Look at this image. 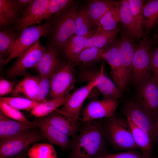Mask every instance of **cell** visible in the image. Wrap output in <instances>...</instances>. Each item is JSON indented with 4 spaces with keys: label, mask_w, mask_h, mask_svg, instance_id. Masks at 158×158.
Segmentation results:
<instances>
[{
    "label": "cell",
    "mask_w": 158,
    "mask_h": 158,
    "mask_svg": "<svg viewBox=\"0 0 158 158\" xmlns=\"http://www.w3.org/2000/svg\"><path fill=\"white\" fill-rule=\"evenodd\" d=\"M72 139L68 158H94L104 154L106 137L102 119L82 122Z\"/></svg>",
    "instance_id": "obj_1"
},
{
    "label": "cell",
    "mask_w": 158,
    "mask_h": 158,
    "mask_svg": "<svg viewBox=\"0 0 158 158\" xmlns=\"http://www.w3.org/2000/svg\"><path fill=\"white\" fill-rule=\"evenodd\" d=\"M153 42L146 36L136 45L130 71V81L139 87L152 76V54Z\"/></svg>",
    "instance_id": "obj_2"
},
{
    "label": "cell",
    "mask_w": 158,
    "mask_h": 158,
    "mask_svg": "<svg viewBox=\"0 0 158 158\" xmlns=\"http://www.w3.org/2000/svg\"><path fill=\"white\" fill-rule=\"evenodd\" d=\"M77 6L68 7L52 18L53 24L49 32L50 45L62 50L69 39L74 35Z\"/></svg>",
    "instance_id": "obj_3"
},
{
    "label": "cell",
    "mask_w": 158,
    "mask_h": 158,
    "mask_svg": "<svg viewBox=\"0 0 158 158\" xmlns=\"http://www.w3.org/2000/svg\"><path fill=\"white\" fill-rule=\"evenodd\" d=\"M103 122L106 137L118 150L139 149L135 142L127 121L114 116Z\"/></svg>",
    "instance_id": "obj_4"
},
{
    "label": "cell",
    "mask_w": 158,
    "mask_h": 158,
    "mask_svg": "<svg viewBox=\"0 0 158 158\" xmlns=\"http://www.w3.org/2000/svg\"><path fill=\"white\" fill-rule=\"evenodd\" d=\"M53 24L52 18L49 21L23 30L19 35L10 55L1 65L5 66L12 59L19 57L39 40L40 37L47 36Z\"/></svg>",
    "instance_id": "obj_5"
},
{
    "label": "cell",
    "mask_w": 158,
    "mask_h": 158,
    "mask_svg": "<svg viewBox=\"0 0 158 158\" xmlns=\"http://www.w3.org/2000/svg\"><path fill=\"white\" fill-rule=\"evenodd\" d=\"M34 128L8 139L0 140V158L13 157L28 151L31 145L44 141L46 138L40 131Z\"/></svg>",
    "instance_id": "obj_6"
},
{
    "label": "cell",
    "mask_w": 158,
    "mask_h": 158,
    "mask_svg": "<svg viewBox=\"0 0 158 158\" xmlns=\"http://www.w3.org/2000/svg\"><path fill=\"white\" fill-rule=\"evenodd\" d=\"M78 77L81 82L88 83L95 81L96 83V88L102 94L104 99H118L122 97V91L105 73L103 63L99 69L84 67L79 71Z\"/></svg>",
    "instance_id": "obj_7"
},
{
    "label": "cell",
    "mask_w": 158,
    "mask_h": 158,
    "mask_svg": "<svg viewBox=\"0 0 158 158\" xmlns=\"http://www.w3.org/2000/svg\"><path fill=\"white\" fill-rule=\"evenodd\" d=\"M74 66L70 62L61 63L50 77L51 99L66 96L74 88Z\"/></svg>",
    "instance_id": "obj_8"
},
{
    "label": "cell",
    "mask_w": 158,
    "mask_h": 158,
    "mask_svg": "<svg viewBox=\"0 0 158 158\" xmlns=\"http://www.w3.org/2000/svg\"><path fill=\"white\" fill-rule=\"evenodd\" d=\"M118 106L117 99L115 98L93 99L83 109L81 122L113 117Z\"/></svg>",
    "instance_id": "obj_9"
},
{
    "label": "cell",
    "mask_w": 158,
    "mask_h": 158,
    "mask_svg": "<svg viewBox=\"0 0 158 158\" xmlns=\"http://www.w3.org/2000/svg\"><path fill=\"white\" fill-rule=\"evenodd\" d=\"M120 47V39L116 38L105 48L102 58L110 66V75L113 81L123 92L125 90L127 84L121 62Z\"/></svg>",
    "instance_id": "obj_10"
},
{
    "label": "cell",
    "mask_w": 158,
    "mask_h": 158,
    "mask_svg": "<svg viewBox=\"0 0 158 158\" xmlns=\"http://www.w3.org/2000/svg\"><path fill=\"white\" fill-rule=\"evenodd\" d=\"M126 116L138 127L146 132L155 142L157 117L143 109L136 101L128 102L125 107Z\"/></svg>",
    "instance_id": "obj_11"
},
{
    "label": "cell",
    "mask_w": 158,
    "mask_h": 158,
    "mask_svg": "<svg viewBox=\"0 0 158 158\" xmlns=\"http://www.w3.org/2000/svg\"><path fill=\"white\" fill-rule=\"evenodd\" d=\"M96 82L94 80L88 82L86 85L69 94L62 108L56 111L64 116L78 121L85 100L96 88Z\"/></svg>",
    "instance_id": "obj_12"
},
{
    "label": "cell",
    "mask_w": 158,
    "mask_h": 158,
    "mask_svg": "<svg viewBox=\"0 0 158 158\" xmlns=\"http://www.w3.org/2000/svg\"><path fill=\"white\" fill-rule=\"evenodd\" d=\"M47 49L41 44L39 40L37 41L9 68L7 72L8 77L25 75L27 69L36 66Z\"/></svg>",
    "instance_id": "obj_13"
},
{
    "label": "cell",
    "mask_w": 158,
    "mask_h": 158,
    "mask_svg": "<svg viewBox=\"0 0 158 158\" xmlns=\"http://www.w3.org/2000/svg\"><path fill=\"white\" fill-rule=\"evenodd\" d=\"M50 0H33L21 11L22 16L15 24L13 30L21 32L29 26L40 24L43 20Z\"/></svg>",
    "instance_id": "obj_14"
},
{
    "label": "cell",
    "mask_w": 158,
    "mask_h": 158,
    "mask_svg": "<svg viewBox=\"0 0 158 158\" xmlns=\"http://www.w3.org/2000/svg\"><path fill=\"white\" fill-rule=\"evenodd\" d=\"M136 102L149 113L158 117V84L151 77L138 87Z\"/></svg>",
    "instance_id": "obj_15"
},
{
    "label": "cell",
    "mask_w": 158,
    "mask_h": 158,
    "mask_svg": "<svg viewBox=\"0 0 158 158\" xmlns=\"http://www.w3.org/2000/svg\"><path fill=\"white\" fill-rule=\"evenodd\" d=\"M40 118L72 139L78 134L80 125L78 121L64 116L56 110L47 116Z\"/></svg>",
    "instance_id": "obj_16"
},
{
    "label": "cell",
    "mask_w": 158,
    "mask_h": 158,
    "mask_svg": "<svg viewBox=\"0 0 158 158\" xmlns=\"http://www.w3.org/2000/svg\"><path fill=\"white\" fill-rule=\"evenodd\" d=\"M34 122L36 127L39 128L44 138L51 143L62 149H70L72 139L40 118Z\"/></svg>",
    "instance_id": "obj_17"
},
{
    "label": "cell",
    "mask_w": 158,
    "mask_h": 158,
    "mask_svg": "<svg viewBox=\"0 0 158 158\" xmlns=\"http://www.w3.org/2000/svg\"><path fill=\"white\" fill-rule=\"evenodd\" d=\"M133 40L124 29L121 33L120 56L125 80L127 84L130 81L131 66L137 45Z\"/></svg>",
    "instance_id": "obj_18"
},
{
    "label": "cell",
    "mask_w": 158,
    "mask_h": 158,
    "mask_svg": "<svg viewBox=\"0 0 158 158\" xmlns=\"http://www.w3.org/2000/svg\"><path fill=\"white\" fill-rule=\"evenodd\" d=\"M59 50L56 47L50 45L34 67L41 77L51 76L61 63Z\"/></svg>",
    "instance_id": "obj_19"
},
{
    "label": "cell",
    "mask_w": 158,
    "mask_h": 158,
    "mask_svg": "<svg viewBox=\"0 0 158 158\" xmlns=\"http://www.w3.org/2000/svg\"><path fill=\"white\" fill-rule=\"evenodd\" d=\"M40 78L39 75L26 76L15 85L11 92V95L36 101Z\"/></svg>",
    "instance_id": "obj_20"
},
{
    "label": "cell",
    "mask_w": 158,
    "mask_h": 158,
    "mask_svg": "<svg viewBox=\"0 0 158 158\" xmlns=\"http://www.w3.org/2000/svg\"><path fill=\"white\" fill-rule=\"evenodd\" d=\"M126 117L134 141L142 152V158H152L154 142L150 136L137 126L128 116Z\"/></svg>",
    "instance_id": "obj_21"
},
{
    "label": "cell",
    "mask_w": 158,
    "mask_h": 158,
    "mask_svg": "<svg viewBox=\"0 0 158 158\" xmlns=\"http://www.w3.org/2000/svg\"><path fill=\"white\" fill-rule=\"evenodd\" d=\"M33 128H35L11 119L0 112V140L12 138Z\"/></svg>",
    "instance_id": "obj_22"
},
{
    "label": "cell",
    "mask_w": 158,
    "mask_h": 158,
    "mask_svg": "<svg viewBox=\"0 0 158 158\" xmlns=\"http://www.w3.org/2000/svg\"><path fill=\"white\" fill-rule=\"evenodd\" d=\"M119 3L118 1L109 0H94L89 2L85 8L93 27H97L103 16Z\"/></svg>",
    "instance_id": "obj_23"
},
{
    "label": "cell",
    "mask_w": 158,
    "mask_h": 158,
    "mask_svg": "<svg viewBox=\"0 0 158 158\" xmlns=\"http://www.w3.org/2000/svg\"><path fill=\"white\" fill-rule=\"evenodd\" d=\"M95 31V29L85 35H74L70 38L62 49L68 61L72 63L75 59L82 51L87 40Z\"/></svg>",
    "instance_id": "obj_24"
},
{
    "label": "cell",
    "mask_w": 158,
    "mask_h": 158,
    "mask_svg": "<svg viewBox=\"0 0 158 158\" xmlns=\"http://www.w3.org/2000/svg\"><path fill=\"white\" fill-rule=\"evenodd\" d=\"M119 6L120 16L124 29L133 39H140L128 0H121Z\"/></svg>",
    "instance_id": "obj_25"
},
{
    "label": "cell",
    "mask_w": 158,
    "mask_h": 158,
    "mask_svg": "<svg viewBox=\"0 0 158 158\" xmlns=\"http://www.w3.org/2000/svg\"><path fill=\"white\" fill-rule=\"evenodd\" d=\"M143 26L147 35L158 24V0H151L144 5Z\"/></svg>",
    "instance_id": "obj_26"
},
{
    "label": "cell",
    "mask_w": 158,
    "mask_h": 158,
    "mask_svg": "<svg viewBox=\"0 0 158 158\" xmlns=\"http://www.w3.org/2000/svg\"><path fill=\"white\" fill-rule=\"evenodd\" d=\"M117 28L114 30L94 34L87 40L82 51L86 49L105 48L116 39L119 32Z\"/></svg>",
    "instance_id": "obj_27"
},
{
    "label": "cell",
    "mask_w": 158,
    "mask_h": 158,
    "mask_svg": "<svg viewBox=\"0 0 158 158\" xmlns=\"http://www.w3.org/2000/svg\"><path fill=\"white\" fill-rule=\"evenodd\" d=\"M69 95L40 103L30 111L31 114L36 117L41 118L47 116L56 111L59 107L63 106Z\"/></svg>",
    "instance_id": "obj_28"
},
{
    "label": "cell",
    "mask_w": 158,
    "mask_h": 158,
    "mask_svg": "<svg viewBox=\"0 0 158 158\" xmlns=\"http://www.w3.org/2000/svg\"><path fill=\"white\" fill-rule=\"evenodd\" d=\"M121 22L119 4L109 10L100 20L94 34L112 30L116 28Z\"/></svg>",
    "instance_id": "obj_29"
},
{
    "label": "cell",
    "mask_w": 158,
    "mask_h": 158,
    "mask_svg": "<svg viewBox=\"0 0 158 158\" xmlns=\"http://www.w3.org/2000/svg\"><path fill=\"white\" fill-rule=\"evenodd\" d=\"M19 34L12 29L2 28L0 31V63L10 55Z\"/></svg>",
    "instance_id": "obj_30"
},
{
    "label": "cell",
    "mask_w": 158,
    "mask_h": 158,
    "mask_svg": "<svg viewBox=\"0 0 158 158\" xmlns=\"http://www.w3.org/2000/svg\"><path fill=\"white\" fill-rule=\"evenodd\" d=\"M105 48H89L86 49L82 51L71 63L74 66L76 65L86 66L102 59V54Z\"/></svg>",
    "instance_id": "obj_31"
},
{
    "label": "cell",
    "mask_w": 158,
    "mask_h": 158,
    "mask_svg": "<svg viewBox=\"0 0 158 158\" xmlns=\"http://www.w3.org/2000/svg\"><path fill=\"white\" fill-rule=\"evenodd\" d=\"M27 153L28 158H57L53 146L45 143L34 144L28 150Z\"/></svg>",
    "instance_id": "obj_32"
},
{
    "label": "cell",
    "mask_w": 158,
    "mask_h": 158,
    "mask_svg": "<svg viewBox=\"0 0 158 158\" xmlns=\"http://www.w3.org/2000/svg\"><path fill=\"white\" fill-rule=\"evenodd\" d=\"M74 35L77 36L85 35L94 30L85 7H82L77 11Z\"/></svg>",
    "instance_id": "obj_33"
},
{
    "label": "cell",
    "mask_w": 158,
    "mask_h": 158,
    "mask_svg": "<svg viewBox=\"0 0 158 158\" xmlns=\"http://www.w3.org/2000/svg\"><path fill=\"white\" fill-rule=\"evenodd\" d=\"M128 1L140 38L144 37L147 35L144 31L143 26L142 10L144 1L128 0Z\"/></svg>",
    "instance_id": "obj_34"
},
{
    "label": "cell",
    "mask_w": 158,
    "mask_h": 158,
    "mask_svg": "<svg viewBox=\"0 0 158 158\" xmlns=\"http://www.w3.org/2000/svg\"><path fill=\"white\" fill-rule=\"evenodd\" d=\"M0 100L4 102L18 110L30 111L40 102L18 97H1Z\"/></svg>",
    "instance_id": "obj_35"
},
{
    "label": "cell",
    "mask_w": 158,
    "mask_h": 158,
    "mask_svg": "<svg viewBox=\"0 0 158 158\" xmlns=\"http://www.w3.org/2000/svg\"><path fill=\"white\" fill-rule=\"evenodd\" d=\"M0 111L8 118L28 124L34 128L36 127L34 122L28 119L20 111L5 102L0 100Z\"/></svg>",
    "instance_id": "obj_36"
},
{
    "label": "cell",
    "mask_w": 158,
    "mask_h": 158,
    "mask_svg": "<svg viewBox=\"0 0 158 158\" xmlns=\"http://www.w3.org/2000/svg\"><path fill=\"white\" fill-rule=\"evenodd\" d=\"M73 2L71 0H50L43 20H50L53 15L60 13L71 5Z\"/></svg>",
    "instance_id": "obj_37"
},
{
    "label": "cell",
    "mask_w": 158,
    "mask_h": 158,
    "mask_svg": "<svg viewBox=\"0 0 158 158\" xmlns=\"http://www.w3.org/2000/svg\"><path fill=\"white\" fill-rule=\"evenodd\" d=\"M19 12L13 0H0V13L6 16L11 23L15 24L19 20Z\"/></svg>",
    "instance_id": "obj_38"
},
{
    "label": "cell",
    "mask_w": 158,
    "mask_h": 158,
    "mask_svg": "<svg viewBox=\"0 0 158 158\" xmlns=\"http://www.w3.org/2000/svg\"><path fill=\"white\" fill-rule=\"evenodd\" d=\"M50 77H41L38 85L36 101L42 102L46 101L45 98L50 90Z\"/></svg>",
    "instance_id": "obj_39"
},
{
    "label": "cell",
    "mask_w": 158,
    "mask_h": 158,
    "mask_svg": "<svg viewBox=\"0 0 158 158\" xmlns=\"http://www.w3.org/2000/svg\"><path fill=\"white\" fill-rule=\"evenodd\" d=\"M94 158H142L137 153L128 151L114 154H104Z\"/></svg>",
    "instance_id": "obj_40"
},
{
    "label": "cell",
    "mask_w": 158,
    "mask_h": 158,
    "mask_svg": "<svg viewBox=\"0 0 158 158\" xmlns=\"http://www.w3.org/2000/svg\"><path fill=\"white\" fill-rule=\"evenodd\" d=\"M151 66L152 72V77L158 84V47L152 48Z\"/></svg>",
    "instance_id": "obj_41"
},
{
    "label": "cell",
    "mask_w": 158,
    "mask_h": 158,
    "mask_svg": "<svg viewBox=\"0 0 158 158\" xmlns=\"http://www.w3.org/2000/svg\"><path fill=\"white\" fill-rule=\"evenodd\" d=\"M15 83L10 81L4 78L0 80V96H3L11 92L15 87Z\"/></svg>",
    "instance_id": "obj_42"
},
{
    "label": "cell",
    "mask_w": 158,
    "mask_h": 158,
    "mask_svg": "<svg viewBox=\"0 0 158 158\" xmlns=\"http://www.w3.org/2000/svg\"><path fill=\"white\" fill-rule=\"evenodd\" d=\"M33 0H14L15 5L19 11H21L26 8Z\"/></svg>",
    "instance_id": "obj_43"
},
{
    "label": "cell",
    "mask_w": 158,
    "mask_h": 158,
    "mask_svg": "<svg viewBox=\"0 0 158 158\" xmlns=\"http://www.w3.org/2000/svg\"><path fill=\"white\" fill-rule=\"evenodd\" d=\"M8 18L1 13H0V27L1 28H6L11 24Z\"/></svg>",
    "instance_id": "obj_44"
},
{
    "label": "cell",
    "mask_w": 158,
    "mask_h": 158,
    "mask_svg": "<svg viewBox=\"0 0 158 158\" xmlns=\"http://www.w3.org/2000/svg\"><path fill=\"white\" fill-rule=\"evenodd\" d=\"M27 151H24L18 155L10 158H28Z\"/></svg>",
    "instance_id": "obj_45"
},
{
    "label": "cell",
    "mask_w": 158,
    "mask_h": 158,
    "mask_svg": "<svg viewBox=\"0 0 158 158\" xmlns=\"http://www.w3.org/2000/svg\"><path fill=\"white\" fill-rule=\"evenodd\" d=\"M155 143L157 145V152L158 153L157 158H158V117L157 120L156 125V136Z\"/></svg>",
    "instance_id": "obj_46"
},
{
    "label": "cell",
    "mask_w": 158,
    "mask_h": 158,
    "mask_svg": "<svg viewBox=\"0 0 158 158\" xmlns=\"http://www.w3.org/2000/svg\"><path fill=\"white\" fill-rule=\"evenodd\" d=\"M152 39L153 42H155L158 44V28Z\"/></svg>",
    "instance_id": "obj_47"
}]
</instances>
